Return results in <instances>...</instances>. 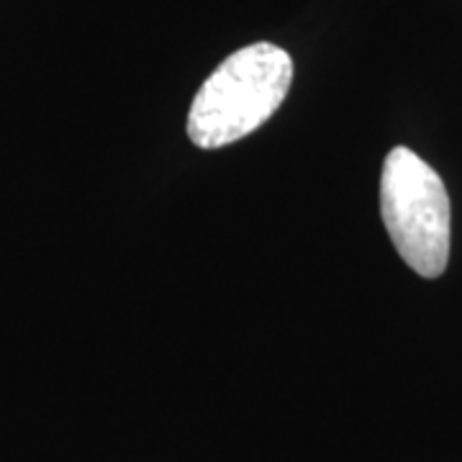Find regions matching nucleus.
I'll return each mask as SVG.
<instances>
[{"mask_svg": "<svg viewBox=\"0 0 462 462\" xmlns=\"http://www.w3.org/2000/svg\"><path fill=\"white\" fill-rule=\"evenodd\" d=\"M293 83V60L275 44H249L229 54L200 85L188 111V136L218 149L257 132L282 106Z\"/></svg>", "mask_w": 462, "mask_h": 462, "instance_id": "obj_1", "label": "nucleus"}, {"mask_svg": "<svg viewBox=\"0 0 462 462\" xmlns=\"http://www.w3.org/2000/svg\"><path fill=\"white\" fill-rule=\"evenodd\" d=\"M380 214L401 260L421 278H439L449 260V196L442 178L409 147L388 152Z\"/></svg>", "mask_w": 462, "mask_h": 462, "instance_id": "obj_2", "label": "nucleus"}]
</instances>
